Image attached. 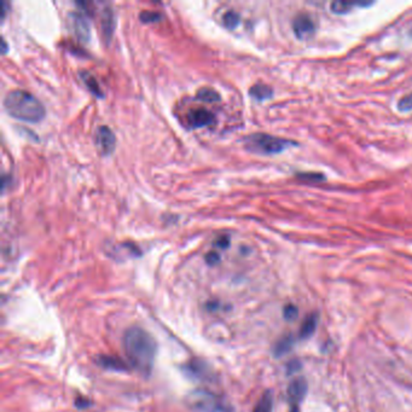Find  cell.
Segmentation results:
<instances>
[{"label": "cell", "instance_id": "cell-19", "mask_svg": "<svg viewBox=\"0 0 412 412\" xmlns=\"http://www.w3.org/2000/svg\"><path fill=\"white\" fill-rule=\"evenodd\" d=\"M223 23L226 28L235 29L238 25H240V15L234 10L228 11V13L224 14Z\"/></svg>", "mask_w": 412, "mask_h": 412}, {"label": "cell", "instance_id": "cell-15", "mask_svg": "<svg viewBox=\"0 0 412 412\" xmlns=\"http://www.w3.org/2000/svg\"><path fill=\"white\" fill-rule=\"evenodd\" d=\"M80 76H81V80L84 81V84L86 85L88 90H90L93 95L98 96V97L103 96V92L101 90V86H99L98 81H97V79L91 74V73L80 72Z\"/></svg>", "mask_w": 412, "mask_h": 412}, {"label": "cell", "instance_id": "cell-17", "mask_svg": "<svg viewBox=\"0 0 412 412\" xmlns=\"http://www.w3.org/2000/svg\"><path fill=\"white\" fill-rule=\"evenodd\" d=\"M102 27H103V33H104L105 37L109 39V38L111 37V34H113V28H114V17H113V13L110 11V9H105L104 13H103Z\"/></svg>", "mask_w": 412, "mask_h": 412}, {"label": "cell", "instance_id": "cell-27", "mask_svg": "<svg viewBox=\"0 0 412 412\" xmlns=\"http://www.w3.org/2000/svg\"><path fill=\"white\" fill-rule=\"evenodd\" d=\"M2 43H3V54H7L8 45H7V41H5L4 38H3V39H2Z\"/></svg>", "mask_w": 412, "mask_h": 412}, {"label": "cell", "instance_id": "cell-26", "mask_svg": "<svg viewBox=\"0 0 412 412\" xmlns=\"http://www.w3.org/2000/svg\"><path fill=\"white\" fill-rule=\"evenodd\" d=\"M216 244L220 248H226V247H229V237H220Z\"/></svg>", "mask_w": 412, "mask_h": 412}, {"label": "cell", "instance_id": "cell-4", "mask_svg": "<svg viewBox=\"0 0 412 412\" xmlns=\"http://www.w3.org/2000/svg\"><path fill=\"white\" fill-rule=\"evenodd\" d=\"M247 148L254 152L259 154H278V152L284 151L285 149L293 146L294 142L283 138L273 137V135L265 134V133H255L250 134L246 139Z\"/></svg>", "mask_w": 412, "mask_h": 412}, {"label": "cell", "instance_id": "cell-2", "mask_svg": "<svg viewBox=\"0 0 412 412\" xmlns=\"http://www.w3.org/2000/svg\"><path fill=\"white\" fill-rule=\"evenodd\" d=\"M4 109L14 119L26 122H39L46 114L43 103L23 90L9 92L4 98Z\"/></svg>", "mask_w": 412, "mask_h": 412}, {"label": "cell", "instance_id": "cell-20", "mask_svg": "<svg viewBox=\"0 0 412 412\" xmlns=\"http://www.w3.org/2000/svg\"><path fill=\"white\" fill-rule=\"evenodd\" d=\"M398 109L401 113H407L412 110V92L407 93L398 102Z\"/></svg>", "mask_w": 412, "mask_h": 412}, {"label": "cell", "instance_id": "cell-18", "mask_svg": "<svg viewBox=\"0 0 412 412\" xmlns=\"http://www.w3.org/2000/svg\"><path fill=\"white\" fill-rule=\"evenodd\" d=\"M197 98L205 103H214L220 101L219 93L210 87H203L197 92Z\"/></svg>", "mask_w": 412, "mask_h": 412}, {"label": "cell", "instance_id": "cell-16", "mask_svg": "<svg viewBox=\"0 0 412 412\" xmlns=\"http://www.w3.org/2000/svg\"><path fill=\"white\" fill-rule=\"evenodd\" d=\"M273 396L271 392H265L255 405L253 412H272Z\"/></svg>", "mask_w": 412, "mask_h": 412}, {"label": "cell", "instance_id": "cell-13", "mask_svg": "<svg viewBox=\"0 0 412 412\" xmlns=\"http://www.w3.org/2000/svg\"><path fill=\"white\" fill-rule=\"evenodd\" d=\"M294 346V337L291 335H285V336L281 337L277 341L273 348V353L276 357H282V355L287 354L288 352L293 348Z\"/></svg>", "mask_w": 412, "mask_h": 412}, {"label": "cell", "instance_id": "cell-11", "mask_svg": "<svg viewBox=\"0 0 412 412\" xmlns=\"http://www.w3.org/2000/svg\"><path fill=\"white\" fill-rule=\"evenodd\" d=\"M371 3H352V2H332L330 10L336 15H343L349 13L354 7H369Z\"/></svg>", "mask_w": 412, "mask_h": 412}, {"label": "cell", "instance_id": "cell-6", "mask_svg": "<svg viewBox=\"0 0 412 412\" xmlns=\"http://www.w3.org/2000/svg\"><path fill=\"white\" fill-rule=\"evenodd\" d=\"M70 19V26H72L73 33L75 34V37L78 38L79 40L86 41L90 40L91 38V26H90V21L84 14L80 13H73L69 15Z\"/></svg>", "mask_w": 412, "mask_h": 412}, {"label": "cell", "instance_id": "cell-8", "mask_svg": "<svg viewBox=\"0 0 412 412\" xmlns=\"http://www.w3.org/2000/svg\"><path fill=\"white\" fill-rule=\"evenodd\" d=\"M307 393V382L304 377H297L290 382L287 389L288 400L294 407L297 408V405L302 401Z\"/></svg>", "mask_w": 412, "mask_h": 412}, {"label": "cell", "instance_id": "cell-24", "mask_svg": "<svg viewBox=\"0 0 412 412\" xmlns=\"http://www.w3.org/2000/svg\"><path fill=\"white\" fill-rule=\"evenodd\" d=\"M205 261H207L210 265H216L220 261V257L219 254L216 252H211L208 253L207 255H205Z\"/></svg>", "mask_w": 412, "mask_h": 412}, {"label": "cell", "instance_id": "cell-14", "mask_svg": "<svg viewBox=\"0 0 412 412\" xmlns=\"http://www.w3.org/2000/svg\"><path fill=\"white\" fill-rule=\"evenodd\" d=\"M98 364L108 370H116V371H125L127 369L125 364L120 359L114 357H108V355H102L98 358Z\"/></svg>", "mask_w": 412, "mask_h": 412}, {"label": "cell", "instance_id": "cell-5", "mask_svg": "<svg viewBox=\"0 0 412 412\" xmlns=\"http://www.w3.org/2000/svg\"><path fill=\"white\" fill-rule=\"evenodd\" d=\"M95 142L98 151L102 155L108 156L115 149L116 138L114 132L108 126H99L95 134Z\"/></svg>", "mask_w": 412, "mask_h": 412}, {"label": "cell", "instance_id": "cell-23", "mask_svg": "<svg viewBox=\"0 0 412 412\" xmlns=\"http://www.w3.org/2000/svg\"><path fill=\"white\" fill-rule=\"evenodd\" d=\"M297 314H299V310H297L296 306L294 305H287L284 307L283 310V316H284V319L287 320H294L296 319Z\"/></svg>", "mask_w": 412, "mask_h": 412}, {"label": "cell", "instance_id": "cell-7", "mask_svg": "<svg viewBox=\"0 0 412 412\" xmlns=\"http://www.w3.org/2000/svg\"><path fill=\"white\" fill-rule=\"evenodd\" d=\"M293 31L297 39L302 40L316 32V25L310 15L299 14L293 21Z\"/></svg>", "mask_w": 412, "mask_h": 412}, {"label": "cell", "instance_id": "cell-28", "mask_svg": "<svg viewBox=\"0 0 412 412\" xmlns=\"http://www.w3.org/2000/svg\"><path fill=\"white\" fill-rule=\"evenodd\" d=\"M291 412H297V408H293V410H291Z\"/></svg>", "mask_w": 412, "mask_h": 412}, {"label": "cell", "instance_id": "cell-1", "mask_svg": "<svg viewBox=\"0 0 412 412\" xmlns=\"http://www.w3.org/2000/svg\"><path fill=\"white\" fill-rule=\"evenodd\" d=\"M122 347L131 366L140 375L149 376L156 358V342L151 335L139 326H131L123 334Z\"/></svg>", "mask_w": 412, "mask_h": 412}, {"label": "cell", "instance_id": "cell-3", "mask_svg": "<svg viewBox=\"0 0 412 412\" xmlns=\"http://www.w3.org/2000/svg\"><path fill=\"white\" fill-rule=\"evenodd\" d=\"M184 402L191 412H234L223 396L207 389L192 390L185 396Z\"/></svg>", "mask_w": 412, "mask_h": 412}, {"label": "cell", "instance_id": "cell-22", "mask_svg": "<svg viewBox=\"0 0 412 412\" xmlns=\"http://www.w3.org/2000/svg\"><path fill=\"white\" fill-rule=\"evenodd\" d=\"M301 180H311V181H322L325 180V175L322 173H300L297 174Z\"/></svg>", "mask_w": 412, "mask_h": 412}, {"label": "cell", "instance_id": "cell-21", "mask_svg": "<svg viewBox=\"0 0 412 412\" xmlns=\"http://www.w3.org/2000/svg\"><path fill=\"white\" fill-rule=\"evenodd\" d=\"M140 20L145 23L157 22V21L161 20V15L155 13V11H143V13L140 14Z\"/></svg>", "mask_w": 412, "mask_h": 412}, {"label": "cell", "instance_id": "cell-25", "mask_svg": "<svg viewBox=\"0 0 412 412\" xmlns=\"http://www.w3.org/2000/svg\"><path fill=\"white\" fill-rule=\"evenodd\" d=\"M300 366H301V365H300L299 361H290V364L288 365V371H289V373L295 372L300 369Z\"/></svg>", "mask_w": 412, "mask_h": 412}, {"label": "cell", "instance_id": "cell-12", "mask_svg": "<svg viewBox=\"0 0 412 412\" xmlns=\"http://www.w3.org/2000/svg\"><path fill=\"white\" fill-rule=\"evenodd\" d=\"M249 93L257 101H265V99L271 98V96L273 95V91L272 88L265 84H255L249 90Z\"/></svg>", "mask_w": 412, "mask_h": 412}, {"label": "cell", "instance_id": "cell-9", "mask_svg": "<svg viewBox=\"0 0 412 412\" xmlns=\"http://www.w3.org/2000/svg\"><path fill=\"white\" fill-rule=\"evenodd\" d=\"M187 123L193 128L204 127V126L211 125L214 120V115L212 111L205 108H197L192 109L187 113L186 115Z\"/></svg>", "mask_w": 412, "mask_h": 412}, {"label": "cell", "instance_id": "cell-10", "mask_svg": "<svg viewBox=\"0 0 412 412\" xmlns=\"http://www.w3.org/2000/svg\"><path fill=\"white\" fill-rule=\"evenodd\" d=\"M318 324V316L316 313H311L310 316L305 318L300 328V338H308L314 334Z\"/></svg>", "mask_w": 412, "mask_h": 412}]
</instances>
